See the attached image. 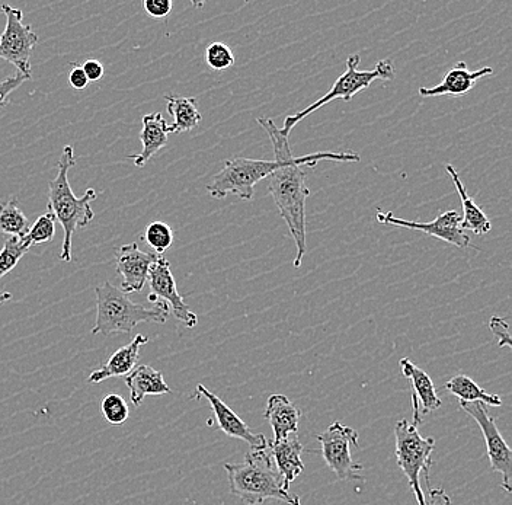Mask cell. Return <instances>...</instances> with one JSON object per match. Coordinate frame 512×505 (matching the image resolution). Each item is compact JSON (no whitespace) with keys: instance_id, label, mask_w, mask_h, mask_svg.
Wrapping results in <instances>:
<instances>
[{"instance_id":"obj_32","label":"cell","mask_w":512,"mask_h":505,"mask_svg":"<svg viewBox=\"0 0 512 505\" xmlns=\"http://www.w3.org/2000/svg\"><path fill=\"white\" fill-rule=\"evenodd\" d=\"M28 81V78H25L21 73H16L12 78L5 79V81L0 82V108L5 105L6 99H8L9 95L18 89L19 86L24 85V82Z\"/></svg>"},{"instance_id":"obj_23","label":"cell","mask_w":512,"mask_h":505,"mask_svg":"<svg viewBox=\"0 0 512 505\" xmlns=\"http://www.w3.org/2000/svg\"><path fill=\"white\" fill-rule=\"evenodd\" d=\"M444 388L457 396L460 402H480L486 407H501L502 405L501 396L486 392L485 389L480 388L478 383L464 375L454 376L453 379L448 380Z\"/></svg>"},{"instance_id":"obj_25","label":"cell","mask_w":512,"mask_h":505,"mask_svg":"<svg viewBox=\"0 0 512 505\" xmlns=\"http://www.w3.org/2000/svg\"><path fill=\"white\" fill-rule=\"evenodd\" d=\"M30 248L24 238L6 239L5 245L0 249V280L14 270Z\"/></svg>"},{"instance_id":"obj_6","label":"cell","mask_w":512,"mask_h":505,"mask_svg":"<svg viewBox=\"0 0 512 505\" xmlns=\"http://www.w3.org/2000/svg\"><path fill=\"white\" fill-rule=\"evenodd\" d=\"M396 460L403 475L408 478L409 487L414 491L419 505H425L424 491L421 489L419 475L424 473L430 487L431 455L434 452L435 440L432 437H422L418 427L408 420H400L395 425Z\"/></svg>"},{"instance_id":"obj_13","label":"cell","mask_w":512,"mask_h":505,"mask_svg":"<svg viewBox=\"0 0 512 505\" xmlns=\"http://www.w3.org/2000/svg\"><path fill=\"white\" fill-rule=\"evenodd\" d=\"M160 255L143 252L137 244L121 246L115 252L117 274L121 277V287L126 294L140 293L146 286L150 268Z\"/></svg>"},{"instance_id":"obj_21","label":"cell","mask_w":512,"mask_h":505,"mask_svg":"<svg viewBox=\"0 0 512 505\" xmlns=\"http://www.w3.org/2000/svg\"><path fill=\"white\" fill-rule=\"evenodd\" d=\"M446 171L450 175L457 193H459L460 201H462L463 217L462 225L460 226H462L464 232L470 230V232L476 233L479 236L491 232V220L483 213L478 204L473 201V198L467 194L466 187H464L462 180H460L459 172L454 169L453 165H446Z\"/></svg>"},{"instance_id":"obj_8","label":"cell","mask_w":512,"mask_h":505,"mask_svg":"<svg viewBox=\"0 0 512 505\" xmlns=\"http://www.w3.org/2000/svg\"><path fill=\"white\" fill-rule=\"evenodd\" d=\"M2 12L6 17V25L0 35V59L12 63L18 73L31 79V54L38 43V35L31 25L22 22L24 12L9 5H2Z\"/></svg>"},{"instance_id":"obj_29","label":"cell","mask_w":512,"mask_h":505,"mask_svg":"<svg viewBox=\"0 0 512 505\" xmlns=\"http://www.w3.org/2000/svg\"><path fill=\"white\" fill-rule=\"evenodd\" d=\"M206 63L210 69L223 72L235 65V54L224 43H211L206 49Z\"/></svg>"},{"instance_id":"obj_12","label":"cell","mask_w":512,"mask_h":505,"mask_svg":"<svg viewBox=\"0 0 512 505\" xmlns=\"http://www.w3.org/2000/svg\"><path fill=\"white\" fill-rule=\"evenodd\" d=\"M195 398H206L210 402L211 411H213L214 421L219 425L220 430L233 439H239L248 443L252 450L267 449L268 441L262 434H256L251 428L246 425L245 421L233 411L232 408L227 407L226 404L216 395V393L208 391L206 386L197 385L195 391Z\"/></svg>"},{"instance_id":"obj_1","label":"cell","mask_w":512,"mask_h":505,"mask_svg":"<svg viewBox=\"0 0 512 505\" xmlns=\"http://www.w3.org/2000/svg\"><path fill=\"white\" fill-rule=\"evenodd\" d=\"M256 121L267 131L274 147V159L280 161V166L267 178V190L294 239L297 255L293 264L294 268H300L307 252L306 201L310 196L304 166L315 168L322 161L357 163L361 161V156L355 152H318L294 156L287 134L278 129L271 118L258 117Z\"/></svg>"},{"instance_id":"obj_26","label":"cell","mask_w":512,"mask_h":505,"mask_svg":"<svg viewBox=\"0 0 512 505\" xmlns=\"http://www.w3.org/2000/svg\"><path fill=\"white\" fill-rule=\"evenodd\" d=\"M143 239L156 255H163L174 244V230L165 222H152L144 229Z\"/></svg>"},{"instance_id":"obj_30","label":"cell","mask_w":512,"mask_h":505,"mask_svg":"<svg viewBox=\"0 0 512 505\" xmlns=\"http://www.w3.org/2000/svg\"><path fill=\"white\" fill-rule=\"evenodd\" d=\"M489 328L494 332L496 338H498L499 347H512L511 335H510V325L505 319L499 318V316H494L489 322Z\"/></svg>"},{"instance_id":"obj_5","label":"cell","mask_w":512,"mask_h":505,"mask_svg":"<svg viewBox=\"0 0 512 505\" xmlns=\"http://www.w3.org/2000/svg\"><path fill=\"white\" fill-rule=\"evenodd\" d=\"M360 62V54H352V56L348 57L347 70H345L344 75L336 79L331 91H329L325 97L309 105L306 110L300 111V113L297 114L288 115L286 120H284L283 129H281V131L288 136L290 131L296 127L297 123H300V121L309 117V115L315 113V111L320 110V108L325 107L329 102L335 101V99L350 102L358 92L366 91L368 86L374 81L389 82L395 79L396 69L395 66H393L392 60H380V62H377L374 70H358Z\"/></svg>"},{"instance_id":"obj_14","label":"cell","mask_w":512,"mask_h":505,"mask_svg":"<svg viewBox=\"0 0 512 505\" xmlns=\"http://www.w3.org/2000/svg\"><path fill=\"white\" fill-rule=\"evenodd\" d=\"M494 75L492 67H482L479 70H469L464 62L457 63L456 66L448 70L443 81L432 88H419V95L424 98L432 97H464L469 94L476 83L486 76Z\"/></svg>"},{"instance_id":"obj_4","label":"cell","mask_w":512,"mask_h":505,"mask_svg":"<svg viewBox=\"0 0 512 505\" xmlns=\"http://www.w3.org/2000/svg\"><path fill=\"white\" fill-rule=\"evenodd\" d=\"M96 319L92 334L108 335L130 334L134 326L143 322L165 324L169 316V306L165 302H158L147 308L137 305L123 290L115 287L110 281L95 289Z\"/></svg>"},{"instance_id":"obj_27","label":"cell","mask_w":512,"mask_h":505,"mask_svg":"<svg viewBox=\"0 0 512 505\" xmlns=\"http://www.w3.org/2000/svg\"><path fill=\"white\" fill-rule=\"evenodd\" d=\"M56 217L51 213L43 214L35 220L34 225L24 236L25 242L30 246L48 244L56 236Z\"/></svg>"},{"instance_id":"obj_31","label":"cell","mask_w":512,"mask_h":505,"mask_svg":"<svg viewBox=\"0 0 512 505\" xmlns=\"http://www.w3.org/2000/svg\"><path fill=\"white\" fill-rule=\"evenodd\" d=\"M143 8L149 17L166 18L171 14L172 2L171 0H144Z\"/></svg>"},{"instance_id":"obj_19","label":"cell","mask_w":512,"mask_h":505,"mask_svg":"<svg viewBox=\"0 0 512 505\" xmlns=\"http://www.w3.org/2000/svg\"><path fill=\"white\" fill-rule=\"evenodd\" d=\"M171 134L169 131V124L166 123L162 114L155 113L144 115L143 129L140 131V142H142L143 149L139 155L127 156V159L134 162L137 168H143L147 162L162 150L163 147L168 145V136Z\"/></svg>"},{"instance_id":"obj_2","label":"cell","mask_w":512,"mask_h":505,"mask_svg":"<svg viewBox=\"0 0 512 505\" xmlns=\"http://www.w3.org/2000/svg\"><path fill=\"white\" fill-rule=\"evenodd\" d=\"M229 478L230 494L243 504L261 505L268 500L281 501L286 505H302L300 497L284 491L283 478L275 468L267 449L251 450L242 463H224Z\"/></svg>"},{"instance_id":"obj_7","label":"cell","mask_w":512,"mask_h":505,"mask_svg":"<svg viewBox=\"0 0 512 505\" xmlns=\"http://www.w3.org/2000/svg\"><path fill=\"white\" fill-rule=\"evenodd\" d=\"M322 456L328 468L335 473L339 481H360L363 466L351 456V446L360 447L358 433L351 427L334 423L328 430L319 434Z\"/></svg>"},{"instance_id":"obj_15","label":"cell","mask_w":512,"mask_h":505,"mask_svg":"<svg viewBox=\"0 0 512 505\" xmlns=\"http://www.w3.org/2000/svg\"><path fill=\"white\" fill-rule=\"evenodd\" d=\"M400 370L412 385V404H414V424L422 423V414L437 411L443 405L435 391L434 382L425 370L419 369L409 359L400 360Z\"/></svg>"},{"instance_id":"obj_34","label":"cell","mask_w":512,"mask_h":505,"mask_svg":"<svg viewBox=\"0 0 512 505\" xmlns=\"http://www.w3.org/2000/svg\"><path fill=\"white\" fill-rule=\"evenodd\" d=\"M69 83L76 91H83L86 86L89 85L88 78H86L85 72L82 70V66H75L70 72Z\"/></svg>"},{"instance_id":"obj_28","label":"cell","mask_w":512,"mask_h":505,"mask_svg":"<svg viewBox=\"0 0 512 505\" xmlns=\"http://www.w3.org/2000/svg\"><path fill=\"white\" fill-rule=\"evenodd\" d=\"M101 412L105 420L112 425L124 424L130 417L127 402L124 401L123 396L117 395V393H110L102 399Z\"/></svg>"},{"instance_id":"obj_10","label":"cell","mask_w":512,"mask_h":505,"mask_svg":"<svg viewBox=\"0 0 512 505\" xmlns=\"http://www.w3.org/2000/svg\"><path fill=\"white\" fill-rule=\"evenodd\" d=\"M376 217L382 225L421 230L432 238L440 239V241L447 242V244L457 246L460 249H466L470 246V236L460 226L462 225V216L454 210L441 213L432 222H414V220L400 219L392 212H383V210H377Z\"/></svg>"},{"instance_id":"obj_24","label":"cell","mask_w":512,"mask_h":505,"mask_svg":"<svg viewBox=\"0 0 512 505\" xmlns=\"http://www.w3.org/2000/svg\"><path fill=\"white\" fill-rule=\"evenodd\" d=\"M31 228V222L18 206V198L0 203V233L11 238H24Z\"/></svg>"},{"instance_id":"obj_11","label":"cell","mask_w":512,"mask_h":505,"mask_svg":"<svg viewBox=\"0 0 512 505\" xmlns=\"http://www.w3.org/2000/svg\"><path fill=\"white\" fill-rule=\"evenodd\" d=\"M147 281H149L150 290H152V293L149 294V300L153 305L158 303L160 299L169 306L175 318L185 324L187 328L197 326L198 316L192 312L190 306L185 303L184 297L179 294L171 264L163 255H160L158 261L150 268Z\"/></svg>"},{"instance_id":"obj_35","label":"cell","mask_w":512,"mask_h":505,"mask_svg":"<svg viewBox=\"0 0 512 505\" xmlns=\"http://www.w3.org/2000/svg\"><path fill=\"white\" fill-rule=\"evenodd\" d=\"M425 505H451V498L448 497L444 489L430 488V494H428V500H425Z\"/></svg>"},{"instance_id":"obj_9","label":"cell","mask_w":512,"mask_h":505,"mask_svg":"<svg viewBox=\"0 0 512 505\" xmlns=\"http://www.w3.org/2000/svg\"><path fill=\"white\" fill-rule=\"evenodd\" d=\"M460 408L478 423L483 437H485L491 471L502 476L501 487L510 494L512 491V452L507 441L502 437L501 431L498 430L495 418L489 415L488 407L480 402H460Z\"/></svg>"},{"instance_id":"obj_18","label":"cell","mask_w":512,"mask_h":505,"mask_svg":"<svg viewBox=\"0 0 512 505\" xmlns=\"http://www.w3.org/2000/svg\"><path fill=\"white\" fill-rule=\"evenodd\" d=\"M302 418L300 409L286 395H271L265 409V420L274 431V441H281L297 434L299 421Z\"/></svg>"},{"instance_id":"obj_3","label":"cell","mask_w":512,"mask_h":505,"mask_svg":"<svg viewBox=\"0 0 512 505\" xmlns=\"http://www.w3.org/2000/svg\"><path fill=\"white\" fill-rule=\"evenodd\" d=\"M76 165L75 149L64 146L62 156L57 165V175L48 184V213L56 217L62 225L64 238L60 260L72 261L73 235L79 228H86L94 220L95 213L91 203L98 198V191L89 188L82 197L73 194L69 182L70 168Z\"/></svg>"},{"instance_id":"obj_33","label":"cell","mask_w":512,"mask_h":505,"mask_svg":"<svg viewBox=\"0 0 512 505\" xmlns=\"http://www.w3.org/2000/svg\"><path fill=\"white\" fill-rule=\"evenodd\" d=\"M82 70L83 72H85L86 78H88L89 83L98 82L101 81L102 78H104V65H102L101 62H98V60H86V62L83 63Z\"/></svg>"},{"instance_id":"obj_22","label":"cell","mask_w":512,"mask_h":505,"mask_svg":"<svg viewBox=\"0 0 512 505\" xmlns=\"http://www.w3.org/2000/svg\"><path fill=\"white\" fill-rule=\"evenodd\" d=\"M168 102V113L174 117V124L169 126L171 133H184L194 130L201 123L200 111H198L197 98L178 97L175 94L165 95Z\"/></svg>"},{"instance_id":"obj_16","label":"cell","mask_w":512,"mask_h":505,"mask_svg":"<svg viewBox=\"0 0 512 505\" xmlns=\"http://www.w3.org/2000/svg\"><path fill=\"white\" fill-rule=\"evenodd\" d=\"M270 452L275 468L283 478L284 491L290 492L291 484L304 472L303 444L297 434L281 441H270Z\"/></svg>"},{"instance_id":"obj_36","label":"cell","mask_w":512,"mask_h":505,"mask_svg":"<svg viewBox=\"0 0 512 505\" xmlns=\"http://www.w3.org/2000/svg\"><path fill=\"white\" fill-rule=\"evenodd\" d=\"M12 299V294L9 292H3L0 294V305H3V303L9 302V300Z\"/></svg>"},{"instance_id":"obj_20","label":"cell","mask_w":512,"mask_h":505,"mask_svg":"<svg viewBox=\"0 0 512 505\" xmlns=\"http://www.w3.org/2000/svg\"><path fill=\"white\" fill-rule=\"evenodd\" d=\"M124 379L130 391L131 402L136 407L143 404L146 396H162L172 392V389L166 385L162 372H158L147 364L134 367L133 372Z\"/></svg>"},{"instance_id":"obj_17","label":"cell","mask_w":512,"mask_h":505,"mask_svg":"<svg viewBox=\"0 0 512 505\" xmlns=\"http://www.w3.org/2000/svg\"><path fill=\"white\" fill-rule=\"evenodd\" d=\"M147 343H149V338L146 335H136L130 344L124 345L120 350L115 351L110 360L101 369L94 370L89 375L88 382L91 385H99V383L112 379V377H126L130 375L134 367L137 366V361H139L140 348Z\"/></svg>"}]
</instances>
